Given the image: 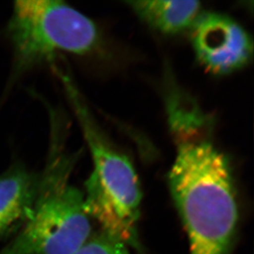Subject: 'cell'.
I'll use <instances>...</instances> for the list:
<instances>
[{"instance_id": "277c9868", "label": "cell", "mask_w": 254, "mask_h": 254, "mask_svg": "<svg viewBox=\"0 0 254 254\" xmlns=\"http://www.w3.org/2000/svg\"><path fill=\"white\" fill-rule=\"evenodd\" d=\"M78 123L93 161L82 191L90 217L104 232L141 251V191L134 167L110 143L91 115H82Z\"/></svg>"}, {"instance_id": "5b68a950", "label": "cell", "mask_w": 254, "mask_h": 254, "mask_svg": "<svg viewBox=\"0 0 254 254\" xmlns=\"http://www.w3.org/2000/svg\"><path fill=\"white\" fill-rule=\"evenodd\" d=\"M192 42L200 64L214 74H229L245 67L253 55L247 31L226 15L201 12L192 27Z\"/></svg>"}, {"instance_id": "3957f363", "label": "cell", "mask_w": 254, "mask_h": 254, "mask_svg": "<svg viewBox=\"0 0 254 254\" xmlns=\"http://www.w3.org/2000/svg\"><path fill=\"white\" fill-rule=\"evenodd\" d=\"M12 52L9 84L59 53L85 56L100 44L92 20L60 0H18L7 22Z\"/></svg>"}, {"instance_id": "30bf717a", "label": "cell", "mask_w": 254, "mask_h": 254, "mask_svg": "<svg viewBox=\"0 0 254 254\" xmlns=\"http://www.w3.org/2000/svg\"><path fill=\"white\" fill-rule=\"evenodd\" d=\"M8 230H9V229H7V227L0 225V237H1L2 235H4V234H6Z\"/></svg>"}, {"instance_id": "ba28073f", "label": "cell", "mask_w": 254, "mask_h": 254, "mask_svg": "<svg viewBox=\"0 0 254 254\" xmlns=\"http://www.w3.org/2000/svg\"><path fill=\"white\" fill-rule=\"evenodd\" d=\"M166 100L170 128L179 146L209 141L211 120L194 100L175 87L169 91Z\"/></svg>"}, {"instance_id": "6da1fadb", "label": "cell", "mask_w": 254, "mask_h": 254, "mask_svg": "<svg viewBox=\"0 0 254 254\" xmlns=\"http://www.w3.org/2000/svg\"><path fill=\"white\" fill-rule=\"evenodd\" d=\"M169 186L190 254H230L239 206L230 161L210 141L180 145Z\"/></svg>"}, {"instance_id": "52a82bcc", "label": "cell", "mask_w": 254, "mask_h": 254, "mask_svg": "<svg viewBox=\"0 0 254 254\" xmlns=\"http://www.w3.org/2000/svg\"><path fill=\"white\" fill-rule=\"evenodd\" d=\"M127 4L146 24L167 35L192 29L201 13L198 1L146 0L129 1Z\"/></svg>"}, {"instance_id": "9c48e42d", "label": "cell", "mask_w": 254, "mask_h": 254, "mask_svg": "<svg viewBox=\"0 0 254 254\" xmlns=\"http://www.w3.org/2000/svg\"><path fill=\"white\" fill-rule=\"evenodd\" d=\"M73 254H131L129 247L102 230L92 232L84 245Z\"/></svg>"}, {"instance_id": "7a4b0ae2", "label": "cell", "mask_w": 254, "mask_h": 254, "mask_svg": "<svg viewBox=\"0 0 254 254\" xmlns=\"http://www.w3.org/2000/svg\"><path fill=\"white\" fill-rule=\"evenodd\" d=\"M50 137L33 208L0 254H73L92 234L83 192L71 184L79 151L67 146V126L60 111L47 106Z\"/></svg>"}, {"instance_id": "8992f818", "label": "cell", "mask_w": 254, "mask_h": 254, "mask_svg": "<svg viewBox=\"0 0 254 254\" xmlns=\"http://www.w3.org/2000/svg\"><path fill=\"white\" fill-rule=\"evenodd\" d=\"M39 180L40 173L18 163L0 175V225L11 230L28 218L37 196Z\"/></svg>"}]
</instances>
